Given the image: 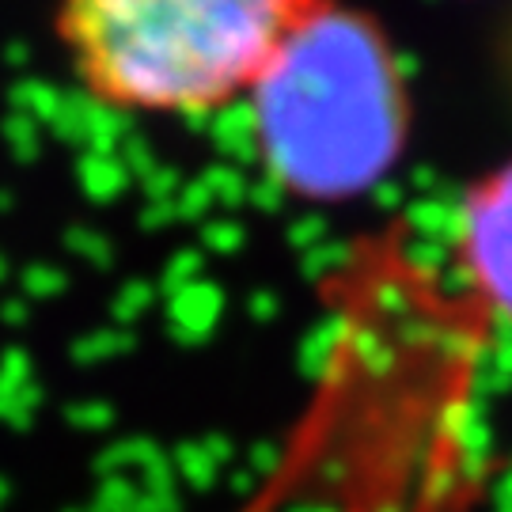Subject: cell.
Masks as SVG:
<instances>
[{"instance_id":"cell-1","label":"cell","mask_w":512,"mask_h":512,"mask_svg":"<svg viewBox=\"0 0 512 512\" xmlns=\"http://www.w3.org/2000/svg\"><path fill=\"white\" fill-rule=\"evenodd\" d=\"M251 141L277 190L311 205L368 194L399 164L410 95L376 19L319 0L243 99Z\"/></svg>"},{"instance_id":"cell-2","label":"cell","mask_w":512,"mask_h":512,"mask_svg":"<svg viewBox=\"0 0 512 512\" xmlns=\"http://www.w3.org/2000/svg\"><path fill=\"white\" fill-rule=\"evenodd\" d=\"M319 0H57V35L99 107L205 118L243 103Z\"/></svg>"},{"instance_id":"cell-3","label":"cell","mask_w":512,"mask_h":512,"mask_svg":"<svg viewBox=\"0 0 512 512\" xmlns=\"http://www.w3.org/2000/svg\"><path fill=\"white\" fill-rule=\"evenodd\" d=\"M452 247L456 274L486 323L512 330V160L467 190Z\"/></svg>"}]
</instances>
